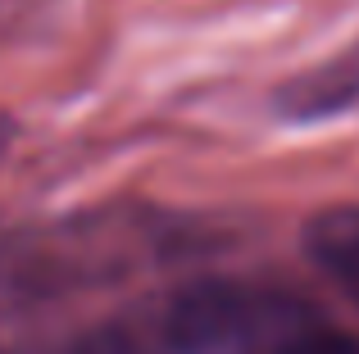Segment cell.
Listing matches in <instances>:
<instances>
[{"mask_svg":"<svg viewBox=\"0 0 359 354\" xmlns=\"http://www.w3.org/2000/svg\"><path fill=\"white\" fill-rule=\"evenodd\" d=\"M50 5H55V0H0V36L27 27L32 18H41Z\"/></svg>","mask_w":359,"mask_h":354,"instance_id":"7","label":"cell"},{"mask_svg":"<svg viewBox=\"0 0 359 354\" xmlns=\"http://www.w3.org/2000/svg\"><path fill=\"white\" fill-rule=\"evenodd\" d=\"M150 232H109L105 222L55 232H14L0 236V309H36L50 300L96 291L132 268V246H150Z\"/></svg>","mask_w":359,"mask_h":354,"instance_id":"1","label":"cell"},{"mask_svg":"<svg viewBox=\"0 0 359 354\" xmlns=\"http://www.w3.org/2000/svg\"><path fill=\"white\" fill-rule=\"evenodd\" d=\"M309 264L359 304V204H327V209L309 213L305 232H300Z\"/></svg>","mask_w":359,"mask_h":354,"instance_id":"4","label":"cell"},{"mask_svg":"<svg viewBox=\"0 0 359 354\" xmlns=\"http://www.w3.org/2000/svg\"><path fill=\"white\" fill-rule=\"evenodd\" d=\"M0 354H9V350H0Z\"/></svg>","mask_w":359,"mask_h":354,"instance_id":"9","label":"cell"},{"mask_svg":"<svg viewBox=\"0 0 359 354\" xmlns=\"http://www.w3.org/2000/svg\"><path fill=\"white\" fill-rule=\"evenodd\" d=\"M273 354H359V337L346 332V327H337L332 318H323V313L309 304V313L278 341Z\"/></svg>","mask_w":359,"mask_h":354,"instance_id":"5","label":"cell"},{"mask_svg":"<svg viewBox=\"0 0 359 354\" xmlns=\"http://www.w3.org/2000/svg\"><path fill=\"white\" fill-rule=\"evenodd\" d=\"M359 105V41L346 45L341 55L305 69L278 91V114L291 123H318V118H337Z\"/></svg>","mask_w":359,"mask_h":354,"instance_id":"3","label":"cell"},{"mask_svg":"<svg viewBox=\"0 0 359 354\" xmlns=\"http://www.w3.org/2000/svg\"><path fill=\"white\" fill-rule=\"evenodd\" d=\"M69 354H141V346L118 327H100V332H87Z\"/></svg>","mask_w":359,"mask_h":354,"instance_id":"6","label":"cell"},{"mask_svg":"<svg viewBox=\"0 0 359 354\" xmlns=\"http://www.w3.org/2000/svg\"><path fill=\"white\" fill-rule=\"evenodd\" d=\"M309 304L291 291L250 282H191L164 309L168 354H273Z\"/></svg>","mask_w":359,"mask_h":354,"instance_id":"2","label":"cell"},{"mask_svg":"<svg viewBox=\"0 0 359 354\" xmlns=\"http://www.w3.org/2000/svg\"><path fill=\"white\" fill-rule=\"evenodd\" d=\"M9 141H14V123H9V118L0 114V155L9 150Z\"/></svg>","mask_w":359,"mask_h":354,"instance_id":"8","label":"cell"}]
</instances>
